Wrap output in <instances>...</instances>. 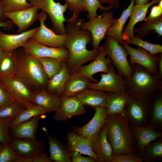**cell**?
<instances>
[{
  "label": "cell",
  "mask_w": 162,
  "mask_h": 162,
  "mask_svg": "<svg viewBox=\"0 0 162 162\" xmlns=\"http://www.w3.org/2000/svg\"><path fill=\"white\" fill-rule=\"evenodd\" d=\"M2 3L4 12L21 10L32 6L27 0H2Z\"/></svg>",
  "instance_id": "40"
},
{
  "label": "cell",
  "mask_w": 162,
  "mask_h": 162,
  "mask_svg": "<svg viewBox=\"0 0 162 162\" xmlns=\"http://www.w3.org/2000/svg\"><path fill=\"white\" fill-rule=\"evenodd\" d=\"M160 0H152L146 4H136L134 5L130 16L129 22L122 32V38L124 41L135 36L134 28L135 24L139 22L144 20L149 8L154 4L158 3Z\"/></svg>",
  "instance_id": "22"
},
{
  "label": "cell",
  "mask_w": 162,
  "mask_h": 162,
  "mask_svg": "<svg viewBox=\"0 0 162 162\" xmlns=\"http://www.w3.org/2000/svg\"><path fill=\"white\" fill-rule=\"evenodd\" d=\"M48 135L50 156L52 161L55 162H71V153L66 146L58 139L50 136L45 128L43 129Z\"/></svg>",
  "instance_id": "28"
},
{
  "label": "cell",
  "mask_w": 162,
  "mask_h": 162,
  "mask_svg": "<svg viewBox=\"0 0 162 162\" xmlns=\"http://www.w3.org/2000/svg\"><path fill=\"white\" fill-rule=\"evenodd\" d=\"M39 26L17 34H8L0 31V44L2 50L10 51L23 47L36 32Z\"/></svg>",
  "instance_id": "20"
},
{
  "label": "cell",
  "mask_w": 162,
  "mask_h": 162,
  "mask_svg": "<svg viewBox=\"0 0 162 162\" xmlns=\"http://www.w3.org/2000/svg\"><path fill=\"white\" fill-rule=\"evenodd\" d=\"M48 155L43 152L35 155L33 162H52Z\"/></svg>",
  "instance_id": "49"
},
{
  "label": "cell",
  "mask_w": 162,
  "mask_h": 162,
  "mask_svg": "<svg viewBox=\"0 0 162 162\" xmlns=\"http://www.w3.org/2000/svg\"><path fill=\"white\" fill-rule=\"evenodd\" d=\"M143 161L153 162L162 158V138H158L149 143L145 148Z\"/></svg>",
  "instance_id": "36"
},
{
  "label": "cell",
  "mask_w": 162,
  "mask_h": 162,
  "mask_svg": "<svg viewBox=\"0 0 162 162\" xmlns=\"http://www.w3.org/2000/svg\"><path fill=\"white\" fill-rule=\"evenodd\" d=\"M106 133L107 128L105 123L95 138L91 142L92 148L97 155L98 162H111L112 150L107 139Z\"/></svg>",
  "instance_id": "21"
},
{
  "label": "cell",
  "mask_w": 162,
  "mask_h": 162,
  "mask_svg": "<svg viewBox=\"0 0 162 162\" xmlns=\"http://www.w3.org/2000/svg\"><path fill=\"white\" fill-rule=\"evenodd\" d=\"M19 157L9 143L3 144L0 148V162H16Z\"/></svg>",
  "instance_id": "43"
},
{
  "label": "cell",
  "mask_w": 162,
  "mask_h": 162,
  "mask_svg": "<svg viewBox=\"0 0 162 162\" xmlns=\"http://www.w3.org/2000/svg\"><path fill=\"white\" fill-rule=\"evenodd\" d=\"M3 145V144H2L1 142H0V148Z\"/></svg>",
  "instance_id": "56"
},
{
  "label": "cell",
  "mask_w": 162,
  "mask_h": 162,
  "mask_svg": "<svg viewBox=\"0 0 162 162\" xmlns=\"http://www.w3.org/2000/svg\"><path fill=\"white\" fill-rule=\"evenodd\" d=\"M124 42L127 44H132L141 47L147 50L152 56L162 52V46L161 45L150 43L137 37L134 36L130 39L124 40Z\"/></svg>",
  "instance_id": "38"
},
{
  "label": "cell",
  "mask_w": 162,
  "mask_h": 162,
  "mask_svg": "<svg viewBox=\"0 0 162 162\" xmlns=\"http://www.w3.org/2000/svg\"><path fill=\"white\" fill-rule=\"evenodd\" d=\"M129 127L136 141L138 153L142 157L145 147L149 143L158 138L162 137V131L149 125L141 127L129 123Z\"/></svg>",
  "instance_id": "17"
},
{
  "label": "cell",
  "mask_w": 162,
  "mask_h": 162,
  "mask_svg": "<svg viewBox=\"0 0 162 162\" xmlns=\"http://www.w3.org/2000/svg\"><path fill=\"white\" fill-rule=\"evenodd\" d=\"M151 102L129 95L124 108L129 123L145 127L148 125Z\"/></svg>",
  "instance_id": "9"
},
{
  "label": "cell",
  "mask_w": 162,
  "mask_h": 162,
  "mask_svg": "<svg viewBox=\"0 0 162 162\" xmlns=\"http://www.w3.org/2000/svg\"><path fill=\"white\" fill-rule=\"evenodd\" d=\"M66 62L63 63V68L58 74L49 79L46 89L50 93L61 97L65 83L70 74Z\"/></svg>",
  "instance_id": "31"
},
{
  "label": "cell",
  "mask_w": 162,
  "mask_h": 162,
  "mask_svg": "<svg viewBox=\"0 0 162 162\" xmlns=\"http://www.w3.org/2000/svg\"><path fill=\"white\" fill-rule=\"evenodd\" d=\"M0 85L8 93L14 102L25 109L33 104V91L14 75L0 77Z\"/></svg>",
  "instance_id": "6"
},
{
  "label": "cell",
  "mask_w": 162,
  "mask_h": 162,
  "mask_svg": "<svg viewBox=\"0 0 162 162\" xmlns=\"http://www.w3.org/2000/svg\"><path fill=\"white\" fill-rule=\"evenodd\" d=\"M99 2L102 3H107L109 4V6L112 9H116L119 5V0H98Z\"/></svg>",
  "instance_id": "50"
},
{
  "label": "cell",
  "mask_w": 162,
  "mask_h": 162,
  "mask_svg": "<svg viewBox=\"0 0 162 162\" xmlns=\"http://www.w3.org/2000/svg\"><path fill=\"white\" fill-rule=\"evenodd\" d=\"M83 4L86 11L88 12L87 18L91 20L97 16V11L99 8L102 11H110L112 9L110 6L102 5L98 0H83Z\"/></svg>",
  "instance_id": "39"
},
{
  "label": "cell",
  "mask_w": 162,
  "mask_h": 162,
  "mask_svg": "<svg viewBox=\"0 0 162 162\" xmlns=\"http://www.w3.org/2000/svg\"><path fill=\"white\" fill-rule=\"evenodd\" d=\"M105 106L107 115L124 116V108L129 95L126 91L114 93L106 92Z\"/></svg>",
  "instance_id": "27"
},
{
  "label": "cell",
  "mask_w": 162,
  "mask_h": 162,
  "mask_svg": "<svg viewBox=\"0 0 162 162\" xmlns=\"http://www.w3.org/2000/svg\"><path fill=\"white\" fill-rule=\"evenodd\" d=\"M91 81L77 71L70 74L65 85L61 97L75 96L88 88Z\"/></svg>",
  "instance_id": "25"
},
{
  "label": "cell",
  "mask_w": 162,
  "mask_h": 162,
  "mask_svg": "<svg viewBox=\"0 0 162 162\" xmlns=\"http://www.w3.org/2000/svg\"><path fill=\"white\" fill-rule=\"evenodd\" d=\"M14 102L8 93L0 85V110Z\"/></svg>",
  "instance_id": "47"
},
{
  "label": "cell",
  "mask_w": 162,
  "mask_h": 162,
  "mask_svg": "<svg viewBox=\"0 0 162 162\" xmlns=\"http://www.w3.org/2000/svg\"><path fill=\"white\" fill-rule=\"evenodd\" d=\"M100 76L98 82H90L88 88L114 93L126 91L125 79L116 73L112 63L109 65L108 72L102 74Z\"/></svg>",
  "instance_id": "12"
},
{
  "label": "cell",
  "mask_w": 162,
  "mask_h": 162,
  "mask_svg": "<svg viewBox=\"0 0 162 162\" xmlns=\"http://www.w3.org/2000/svg\"><path fill=\"white\" fill-rule=\"evenodd\" d=\"M148 125L162 131V90L158 93L151 102Z\"/></svg>",
  "instance_id": "32"
},
{
  "label": "cell",
  "mask_w": 162,
  "mask_h": 162,
  "mask_svg": "<svg viewBox=\"0 0 162 162\" xmlns=\"http://www.w3.org/2000/svg\"><path fill=\"white\" fill-rule=\"evenodd\" d=\"M103 46L106 56L111 60L118 74L125 79L130 77L132 70L127 59L129 54L125 49L110 37L106 38Z\"/></svg>",
  "instance_id": "7"
},
{
  "label": "cell",
  "mask_w": 162,
  "mask_h": 162,
  "mask_svg": "<svg viewBox=\"0 0 162 162\" xmlns=\"http://www.w3.org/2000/svg\"><path fill=\"white\" fill-rule=\"evenodd\" d=\"M17 51L16 65L14 75L33 91L46 89L49 79L38 59L23 49Z\"/></svg>",
  "instance_id": "4"
},
{
  "label": "cell",
  "mask_w": 162,
  "mask_h": 162,
  "mask_svg": "<svg viewBox=\"0 0 162 162\" xmlns=\"http://www.w3.org/2000/svg\"><path fill=\"white\" fill-rule=\"evenodd\" d=\"M71 160L72 162H96L95 160L89 156L84 157L80 153L77 151L71 152Z\"/></svg>",
  "instance_id": "48"
},
{
  "label": "cell",
  "mask_w": 162,
  "mask_h": 162,
  "mask_svg": "<svg viewBox=\"0 0 162 162\" xmlns=\"http://www.w3.org/2000/svg\"><path fill=\"white\" fill-rule=\"evenodd\" d=\"M47 16V14L44 11H42L38 13L37 20L40 23L39 28L30 39L50 47H65L66 33L62 34H57L46 27L45 22Z\"/></svg>",
  "instance_id": "11"
},
{
  "label": "cell",
  "mask_w": 162,
  "mask_h": 162,
  "mask_svg": "<svg viewBox=\"0 0 162 162\" xmlns=\"http://www.w3.org/2000/svg\"><path fill=\"white\" fill-rule=\"evenodd\" d=\"M130 65L131 75L125 79L126 92L130 96L152 102L162 90V79L140 65Z\"/></svg>",
  "instance_id": "3"
},
{
  "label": "cell",
  "mask_w": 162,
  "mask_h": 162,
  "mask_svg": "<svg viewBox=\"0 0 162 162\" xmlns=\"http://www.w3.org/2000/svg\"><path fill=\"white\" fill-rule=\"evenodd\" d=\"M2 51V48L0 44V56L1 55V54Z\"/></svg>",
  "instance_id": "55"
},
{
  "label": "cell",
  "mask_w": 162,
  "mask_h": 162,
  "mask_svg": "<svg viewBox=\"0 0 162 162\" xmlns=\"http://www.w3.org/2000/svg\"><path fill=\"white\" fill-rule=\"evenodd\" d=\"M68 5V8L72 12V16L67 19L68 23L74 21L79 18L81 12H86L83 0H65Z\"/></svg>",
  "instance_id": "42"
},
{
  "label": "cell",
  "mask_w": 162,
  "mask_h": 162,
  "mask_svg": "<svg viewBox=\"0 0 162 162\" xmlns=\"http://www.w3.org/2000/svg\"><path fill=\"white\" fill-rule=\"evenodd\" d=\"M106 56L103 46L99 47V52L94 60L88 64L82 65L76 70L92 81L97 82V80L93 76L98 73H107L109 70V65L112 63L111 59Z\"/></svg>",
  "instance_id": "16"
},
{
  "label": "cell",
  "mask_w": 162,
  "mask_h": 162,
  "mask_svg": "<svg viewBox=\"0 0 162 162\" xmlns=\"http://www.w3.org/2000/svg\"><path fill=\"white\" fill-rule=\"evenodd\" d=\"M6 20L7 18L5 16L4 12L2 7V0H0V21H3Z\"/></svg>",
  "instance_id": "53"
},
{
  "label": "cell",
  "mask_w": 162,
  "mask_h": 162,
  "mask_svg": "<svg viewBox=\"0 0 162 162\" xmlns=\"http://www.w3.org/2000/svg\"><path fill=\"white\" fill-rule=\"evenodd\" d=\"M106 92L88 88L75 96L84 106L103 107L105 106Z\"/></svg>",
  "instance_id": "29"
},
{
  "label": "cell",
  "mask_w": 162,
  "mask_h": 162,
  "mask_svg": "<svg viewBox=\"0 0 162 162\" xmlns=\"http://www.w3.org/2000/svg\"><path fill=\"white\" fill-rule=\"evenodd\" d=\"M61 99L60 106L53 116L56 121L64 122L73 116L86 112V110L76 96L61 97Z\"/></svg>",
  "instance_id": "15"
},
{
  "label": "cell",
  "mask_w": 162,
  "mask_h": 162,
  "mask_svg": "<svg viewBox=\"0 0 162 162\" xmlns=\"http://www.w3.org/2000/svg\"><path fill=\"white\" fill-rule=\"evenodd\" d=\"M160 57L157 66V74L158 76L162 79V55L160 53Z\"/></svg>",
  "instance_id": "52"
},
{
  "label": "cell",
  "mask_w": 162,
  "mask_h": 162,
  "mask_svg": "<svg viewBox=\"0 0 162 162\" xmlns=\"http://www.w3.org/2000/svg\"><path fill=\"white\" fill-rule=\"evenodd\" d=\"M9 144L19 156L26 157L33 155L43 152L45 143L35 139L12 138Z\"/></svg>",
  "instance_id": "19"
},
{
  "label": "cell",
  "mask_w": 162,
  "mask_h": 162,
  "mask_svg": "<svg viewBox=\"0 0 162 162\" xmlns=\"http://www.w3.org/2000/svg\"><path fill=\"white\" fill-rule=\"evenodd\" d=\"M84 20L78 18L68 22L65 27L66 40L65 47L68 52L66 65L70 74L76 71L86 63L94 59L99 52L98 49H87V44L92 41L89 31L82 29L81 26Z\"/></svg>",
  "instance_id": "1"
},
{
  "label": "cell",
  "mask_w": 162,
  "mask_h": 162,
  "mask_svg": "<svg viewBox=\"0 0 162 162\" xmlns=\"http://www.w3.org/2000/svg\"><path fill=\"white\" fill-rule=\"evenodd\" d=\"M39 60L49 79L59 73L63 68V63L51 58H41Z\"/></svg>",
  "instance_id": "37"
},
{
  "label": "cell",
  "mask_w": 162,
  "mask_h": 162,
  "mask_svg": "<svg viewBox=\"0 0 162 162\" xmlns=\"http://www.w3.org/2000/svg\"><path fill=\"white\" fill-rule=\"evenodd\" d=\"M126 50L130 57L128 61L130 65L136 64L146 68L153 75H158L157 66L160 55L152 56L142 48H134L124 41L122 45Z\"/></svg>",
  "instance_id": "13"
},
{
  "label": "cell",
  "mask_w": 162,
  "mask_h": 162,
  "mask_svg": "<svg viewBox=\"0 0 162 162\" xmlns=\"http://www.w3.org/2000/svg\"><path fill=\"white\" fill-rule=\"evenodd\" d=\"M150 0H134V2L138 4H144L149 2Z\"/></svg>",
  "instance_id": "54"
},
{
  "label": "cell",
  "mask_w": 162,
  "mask_h": 162,
  "mask_svg": "<svg viewBox=\"0 0 162 162\" xmlns=\"http://www.w3.org/2000/svg\"><path fill=\"white\" fill-rule=\"evenodd\" d=\"M95 113L92 118L87 124L81 126H75L72 131L85 137L91 142L97 136L103 126L105 123L107 116L106 107H95Z\"/></svg>",
  "instance_id": "14"
},
{
  "label": "cell",
  "mask_w": 162,
  "mask_h": 162,
  "mask_svg": "<svg viewBox=\"0 0 162 162\" xmlns=\"http://www.w3.org/2000/svg\"><path fill=\"white\" fill-rule=\"evenodd\" d=\"M105 124L107 138L112 148L113 156L128 152L138 153L136 141L125 116L107 115Z\"/></svg>",
  "instance_id": "2"
},
{
  "label": "cell",
  "mask_w": 162,
  "mask_h": 162,
  "mask_svg": "<svg viewBox=\"0 0 162 162\" xmlns=\"http://www.w3.org/2000/svg\"><path fill=\"white\" fill-rule=\"evenodd\" d=\"M42 115L34 116L26 121L10 128L11 137L35 139L38 122Z\"/></svg>",
  "instance_id": "26"
},
{
  "label": "cell",
  "mask_w": 162,
  "mask_h": 162,
  "mask_svg": "<svg viewBox=\"0 0 162 162\" xmlns=\"http://www.w3.org/2000/svg\"><path fill=\"white\" fill-rule=\"evenodd\" d=\"M142 157L138 153L128 152L113 156L111 162H142Z\"/></svg>",
  "instance_id": "45"
},
{
  "label": "cell",
  "mask_w": 162,
  "mask_h": 162,
  "mask_svg": "<svg viewBox=\"0 0 162 162\" xmlns=\"http://www.w3.org/2000/svg\"><path fill=\"white\" fill-rule=\"evenodd\" d=\"M11 118L0 119V142L3 144L9 143L11 137L10 133V127Z\"/></svg>",
  "instance_id": "44"
},
{
  "label": "cell",
  "mask_w": 162,
  "mask_h": 162,
  "mask_svg": "<svg viewBox=\"0 0 162 162\" xmlns=\"http://www.w3.org/2000/svg\"><path fill=\"white\" fill-rule=\"evenodd\" d=\"M67 139L68 142L66 146L69 151H77L88 155L98 162L97 155L92 148L90 141L73 131L68 133Z\"/></svg>",
  "instance_id": "23"
},
{
  "label": "cell",
  "mask_w": 162,
  "mask_h": 162,
  "mask_svg": "<svg viewBox=\"0 0 162 162\" xmlns=\"http://www.w3.org/2000/svg\"><path fill=\"white\" fill-rule=\"evenodd\" d=\"M134 32L137 37L142 39L152 32L162 35V15L156 19L146 21L140 27L134 28Z\"/></svg>",
  "instance_id": "34"
},
{
  "label": "cell",
  "mask_w": 162,
  "mask_h": 162,
  "mask_svg": "<svg viewBox=\"0 0 162 162\" xmlns=\"http://www.w3.org/2000/svg\"><path fill=\"white\" fill-rule=\"evenodd\" d=\"M16 60V50H2L0 56V77L14 75Z\"/></svg>",
  "instance_id": "33"
},
{
  "label": "cell",
  "mask_w": 162,
  "mask_h": 162,
  "mask_svg": "<svg viewBox=\"0 0 162 162\" xmlns=\"http://www.w3.org/2000/svg\"><path fill=\"white\" fill-rule=\"evenodd\" d=\"M134 3V0H131L129 6L123 10L120 16L115 19L113 24L106 32V38H111L121 45L124 42L122 36L123 29L126 21L130 16Z\"/></svg>",
  "instance_id": "30"
},
{
  "label": "cell",
  "mask_w": 162,
  "mask_h": 162,
  "mask_svg": "<svg viewBox=\"0 0 162 162\" xmlns=\"http://www.w3.org/2000/svg\"><path fill=\"white\" fill-rule=\"evenodd\" d=\"M32 6L46 12L52 24V30L56 33L62 34H65L64 23L67 19L64 13L68 8L65 2L62 4L54 0H27Z\"/></svg>",
  "instance_id": "5"
},
{
  "label": "cell",
  "mask_w": 162,
  "mask_h": 162,
  "mask_svg": "<svg viewBox=\"0 0 162 162\" xmlns=\"http://www.w3.org/2000/svg\"><path fill=\"white\" fill-rule=\"evenodd\" d=\"M158 3V5L152 7L149 14L144 20L145 22L156 19L162 15V0Z\"/></svg>",
  "instance_id": "46"
},
{
  "label": "cell",
  "mask_w": 162,
  "mask_h": 162,
  "mask_svg": "<svg viewBox=\"0 0 162 162\" xmlns=\"http://www.w3.org/2000/svg\"><path fill=\"white\" fill-rule=\"evenodd\" d=\"M39 10L32 6L21 10L4 12V14L17 26V32L20 33L26 31L37 20Z\"/></svg>",
  "instance_id": "18"
},
{
  "label": "cell",
  "mask_w": 162,
  "mask_h": 162,
  "mask_svg": "<svg viewBox=\"0 0 162 162\" xmlns=\"http://www.w3.org/2000/svg\"><path fill=\"white\" fill-rule=\"evenodd\" d=\"M13 23L10 20H7L0 21V28H3L6 30H9L13 27Z\"/></svg>",
  "instance_id": "51"
},
{
  "label": "cell",
  "mask_w": 162,
  "mask_h": 162,
  "mask_svg": "<svg viewBox=\"0 0 162 162\" xmlns=\"http://www.w3.org/2000/svg\"><path fill=\"white\" fill-rule=\"evenodd\" d=\"M32 102L34 104L44 107L48 113H51L58 110L61 105V99L46 89L41 88L33 91Z\"/></svg>",
  "instance_id": "24"
},
{
  "label": "cell",
  "mask_w": 162,
  "mask_h": 162,
  "mask_svg": "<svg viewBox=\"0 0 162 162\" xmlns=\"http://www.w3.org/2000/svg\"><path fill=\"white\" fill-rule=\"evenodd\" d=\"M23 48L26 52L37 59L51 58L64 63L66 62L68 58V52L65 47H50L31 39L27 41Z\"/></svg>",
  "instance_id": "10"
},
{
  "label": "cell",
  "mask_w": 162,
  "mask_h": 162,
  "mask_svg": "<svg viewBox=\"0 0 162 162\" xmlns=\"http://www.w3.org/2000/svg\"><path fill=\"white\" fill-rule=\"evenodd\" d=\"M25 108L14 102L12 103L0 110V119L16 118Z\"/></svg>",
  "instance_id": "41"
},
{
  "label": "cell",
  "mask_w": 162,
  "mask_h": 162,
  "mask_svg": "<svg viewBox=\"0 0 162 162\" xmlns=\"http://www.w3.org/2000/svg\"><path fill=\"white\" fill-rule=\"evenodd\" d=\"M115 19L112 12L103 11L94 19L82 23L81 28L88 31L91 34L94 49H98L101 41L106 38V32L113 24Z\"/></svg>",
  "instance_id": "8"
},
{
  "label": "cell",
  "mask_w": 162,
  "mask_h": 162,
  "mask_svg": "<svg viewBox=\"0 0 162 162\" xmlns=\"http://www.w3.org/2000/svg\"><path fill=\"white\" fill-rule=\"evenodd\" d=\"M47 113H48V111L44 107L33 104H30L16 118L11 121L10 128L26 121L34 116L43 115Z\"/></svg>",
  "instance_id": "35"
}]
</instances>
